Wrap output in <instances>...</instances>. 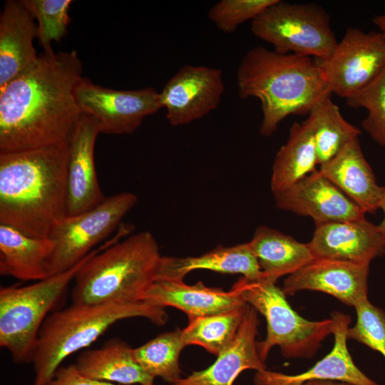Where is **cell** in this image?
Listing matches in <instances>:
<instances>
[{
  "label": "cell",
  "mask_w": 385,
  "mask_h": 385,
  "mask_svg": "<svg viewBox=\"0 0 385 385\" xmlns=\"http://www.w3.org/2000/svg\"><path fill=\"white\" fill-rule=\"evenodd\" d=\"M307 243L314 258L370 264L385 254V238L378 225L365 217L318 222Z\"/></svg>",
  "instance_id": "16"
},
{
  "label": "cell",
  "mask_w": 385,
  "mask_h": 385,
  "mask_svg": "<svg viewBox=\"0 0 385 385\" xmlns=\"http://www.w3.org/2000/svg\"><path fill=\"white\" fill-rule=\"evenodd\" d=\"M372 21L378 27L379 31L385 34V13L374 16Z\"/></svg>",
  "instance_id": "36"
},
{
  "label": "cell",
  "mask_w": 385,
  "mask_h": 385,
  "mask_svg": "<svg viewBox=\"0 0 385 385\" xmlns=\"http://www.w3.org/2000/svg\"><path fill=\"white\" fill-rule=\"evenodd\" d=\"M21 1H6L0 15V88L38 61L34 46L37 26Z\"/></svg>",
  "instance_id": "21"
},
{
  "label": "cell",
  "mask_w": 385,
  "mask_h": 385,
  "mask_svg": "<svg viewBox=\"0 0 385 385\" xmlns=\"http://www.w3.org/2000/svg\"><path fill=\"white\" fill-rule=\"evenodd\" d=\"M346 101L351 107L367 111L361 126L374 141L385 147V68L370 84Z\"/></svg>",
  "instance_id": "31"
},
{
  "label": "cell",
  "mask_w": 385,
  "mask_h": 385,
  "mask_svg": "<svg viewBox=\"0 0 385 385\" xmlns=\"http://www.w3.org/2000/svg\"><path fill=\"white\" fill-rule=\"evenodd\" d=\"M302 385H356V384L344 382V381H333V380H316V381H307Z\"/></svg>",
  "instance_id": "35"
},
{
  "label": "cell",
  "mask_w": 385,
  "mask_h": 385,
  "mask_svg": "<svg viewBox=\"0 0 385 385\" xmlns=\"http://www.w3.org/2000/svg\"><path fill=\"white\" fill-rule=\"evenodd\" d=\"M53 249L49 238L29 236L0 223V274L30 281L47 277L46 262Z\"/></svg>",
  "instance_id": "24"
},
{
  "label": "cell",
  "mask_w": 385,
  "mask_h": 385,
  "mask_svg": "<svg viewBox=\"0 0 385 385\" xmlns=\"http://www.w3.org/2000/svg\"><path fill=\"white\" fill-rule=\"evenodd\" d=\"M195 270L241 274L243 277L252 281L264 277L248 243H243L227 247L219 246L197 257L162 256L156 280H183L189 272Z\"/></svg>",
  "instance_id": "22"
},
{
  "label": "cell",
  "mask_w": 385,
  "mask_h": 385,
  "mask_svg": "<svg viewBox=\"0 0 385 385\" xmlns=\"http://www.w3.org/2000/svg\"><path fill=\"white\" fill-rule=\"evenodd\" d=\"M44 385H119L91 379L82 375L74 364L61 366L52 379Z\"/></svg>",
  "instance_id": "34"
},
{
  "label": "cell",
  "mask_w": 385,
  "mask_h": 385,
  "mask_svg": "<svg viewBox=\"0 0 385 385\" xmlns=\"http://www.w3.org/2000/svg\"><path fill=\"white\" fill-rule=\"evenodd\" d=\"M143 300L162 307L184 312L189 321L197 317L229 312L247 302L235 289L225 292L206 287L202 282L188 285L183 280L157 279L145 292Z\"/></svg>",
  "instance_id": "19"
},
{
  "label": "cell",
  "mask_w": 385,
  "mask_h": 385,
  "mask_svg": "<svg viewBox=\"0 0 385 385\" xmlns=\"http://www.w3.org/2000/svg\"><path fill=\"white\" fill-rule=\"evenodd\" d=\"M185 346L181 330L176 329L163 333L133 348V355L144 371L152 377H160L173 384L181 379L179 356Z\"/></svg>",
  "instance_id": "28"
},
{
  "label": "cell",
  "mask_w": 385,
  "mask_h": 385,
  "mask_svg": "<svg viewBox=\"0 0 385 385\" xmlns=\"http://www.w3.org/2000/svg\"><path fill=\"white\" fill-rule=\"evenodd\" d=\"M318 165L312 118L295 121L287 141L275 155L271 176L272 194L281 192L316 170Z\"/></svg>",
  "instance_id": "25"
},
{
  "label": "cell",
  "mask_w": 385,
  "mask_h": 385,
  "mask_svg": "<svg viewBox=\"0 0 385 385\" xmlns=\"http://www.w3.org/2000/svg\"><path fill=\"white\" fill-rule=\"evenodd\" d=\"M317 61L330 93L347 99L384 69L385 34L349 28L332 56Z\"/></svg>",
  "instance_id": "10"
},
{
  "label": "cell",
  "mask_w": 385,
  "mask_h": 385,
  "mask_svg": "<svg viewBox=\"0 0 385 385\" xmlns=\"http://www.w3.org/2000/svg\"><path fill=\"white\" fill-rule=\"evenodd\" d=\"M232 289L266 319V338L257 343L260 358L264 363L274 346L280 348L287 359H311L333 332L331 318L310 321L302 317L289 305L276 282L264 277L255 281L242 277Z\"/></svg>",
  "instance_id": "6"
},
{
  "label": "cell",
  "mask_w": 385,
  "mask_h": 385,
  "mask_svg": "<svg viewBox=\"0 0 385 385\" xmlns=\"http://www.w3.org/2000/svg\"><path fill=\"white\" fill-rule=\"evenodd\" d=\"M331 96L332 94H329L322 98L309 114L314 124V140L319 165L332 159L361 133L358 128L343 118Z\"/></svg>",
  "instance_id": "27"
},
{
  "label": "cell",
  "mask_w": 385,
  "mask_h": 385,
  "mask_svg": "<svg viewBox=\"0 0 385 385\" xmlns=\"http://www.w3.org/2000/svg\"><path fill=\"white\" fill-rule=\"evenodd\" d=\"M82 71L75 51L43 53L0 88V153L69 143L82 115L74 93Z\"/></svg>",
  "instance_id": "1"
},
{
  "label": "cell",
  "mask_w": 385,
  "mask_h": 385,
  "mask_svg": "<svg viewBox=\"0 0 385 385\" xmlns=\"http://www.w3.org/2000/svg\"><path fill=\"white\" fill-rule=\"evenodd\" d=\"M330 21L318 4L277 0L252 21L251 31L278 53L326 61L338 43Z\"/></svg>",
  "instance_id": "8"
},
{
  "label": "cell",
  "mask_w": 385,
  "mask_h": 385,
  "mask_svg": "<svg viewBox=\"0 0 385 385\" xmlns=\"http://www.w3.org/2000/svg\"><path fill=\"white\" fill-rule=\"evenodd\" d=\"M74 93L81 112L93 116L101 125V133L107 134H131L145 117L162 108L159 93L152 87L115 90L82 78Z\"/></svg>",
  "instance_id": "11"
},
{
  "label": "cell",
  "mask_w": 385,
  "mask_h": 385,
  "mask_svg": "<svg viewBox=\"0 0 385 385\" xmlns=\"http://www.w3.org/2000/svg\"><path fill=\"white\" fill-rule=\"evenodd\" d=\"M356 322L346 332L348 339H354L385 358V312L366 298L354 307Z\"/></svg>",
  "instance_id": "32"
},
{
  "label": "cell",
  "mask_w": 385,
  "mask_h": 385,
  "mask_svg": "<svg viewBox=\"0 0 385 385\" xmlns=\"http://www.w3.org/2000/svg\"><path fill=\"white\" fill-rule=\"evenodd\" d=\"M258 323L257 311L248 304L237 333L218 354L216 361L207 369L194 371L171 385H233L245 370L267 369L257 351Z\"/></svg>",
  "instance_id": "18"
},
{
  "label": "cell",
  "mask_w": 385,
  "mask_h": 385,
  "mask_svg": "<svg viewBox=\"0 0 385 385\" xmlns=\"http://www.w3.org/2000/svg\"><path fill=\"white\" fill-rule=\"evenodd\" d=\"M162 256L149 231L93 250L74 277L73 304H105L143 301L156 280Z\"/></svg>",
  "instance_id": "4"
},
{
  "label": "cell",
  "mask_w": 385,
  "mask_h": 385,
  "mask_svg": "<svg viewBox=\"0 0 385 385\" xmlns=\"http://www.w3.org/2000/svg\"><path fill=\"white\" fill-rule=\"evenodd\" d=\"M140 317L163 325L168 316L164 307L147 301L105 304H73L50 314L38 334L32 360L33 385H44L63 361L89 346L116 322Z\"/></svg>",
  "instance_id": "5"
},
{
  "label": "cell",
  "mask_w": 385,
  "mask_h": 385,
  "mask_svg": "<svg viewBox=\"0 0 385 385\" xmlns=\"http://www.w3.org/2000/svg\"><path fill=\"white\" fill-rule=\"evenodd\" d=\"M236 78L242 99L254 97L261 103L263 136L272 135L288 115L309 114L322 98L332 94L317 61L263 46L247 51Z\"/></svg>",
  "instance_id": "3"
},
{
  "label": "cell",
  "mask_w": 385,
  "mask_h": 385,
  "mask_svg": "<svg viewBox=\"0 0 385 385\" xmlns=\"http://www.w3.org/2000/svg\"><path fill=\"white\" fill-rule=\"evenodd\" d=\"M370 264L329 258H314L284 279L282 291L292 296L302 290L318 291L354 307L368 298Z\"/></svg>",
  "instance_id": "13"
},
{
  "label": "cell",
  "mask_w": 385,
  "mask_h": 385,
  "mask_svg": "<svg viewBox=\"0 0 385 385\" xmlns=\"http://www.w3.org/2000/svg\"><path fill=\"white\" fill-rule=\"evenodd\" d=\"M264 277L274 282L289 275L314 257L307 243L298 242L292 236L267 226H259L247 242Z\"/></svg>",
  "instance_id": "26"
},
{
  "label": "cell",
  "mask_w": 385,
  "mask_h": 385,
  "mask_svg": "<svg viewBox=\"0 0 385 385\" xmlns=\"http://www.w3.org/2000/svg\"><path fill=\"white\" fill-rule=\"evenodd\" d=\"M277 0H221L208 11L217 29L231 34L242 23L253 20Z\"/></svg>",
  "instance_id": "33"
},
{
  "label": "cell",
  "mask_w": 385,
  "mask_h": 385,
  "mask_svg": "<svg viewBox=\"0 0 385 385\" xmlns=\"http://www.w3.org/2000/svg\"><path fill=\"white\" fill-rule=\"evenodd\" d=\"M34 19H36L37 38L44 53L53 52L52 41H60L71 22L68 9L71 0H21Z\"/></svg>",
  "instance_id": "30"
},
{
  "label": "cell",
  "mask_w": 385,
  "mask_h": 385,
  "mask_svg": "<svg viewBox=\"0 0 385 385\" xmlns=\"http://www.w3.org/2000/svg\"><path fill=\"white\" fill-rule=\"evenodd\" d=\"M84 376L119 385H153L154 378L135 360L133 348L113 338L99 349L81 352L74 364Z\"/></svg>",
  "instance_id": "23"
},
{
  "label": "cell",
  "mask_w": 385,
  "mask_h": 385,
  "mask_svg": "<svg viewBox=\"0 0 385 385\" xmlns=\"http://www.w3.org/2000/svg\"><path fill=\"white\" fill-rule=\"evenodd\" d=\"M91 253L64 272L26 286L1 287L0 346L9 351L14 361L32 363L45 319Z\"/></svg>",
  "instance_id": "7"
},
{
  "label": "cell",
  "mask_w": 385,
  "mask_h": 385,
  "mask_svg": "<svg viewBox=\"0 0 385 385\" xmlns=\"http://www.w3.org/2000/svg\"><path fill=\"white\" fill-rule=\"evenodd\" d=\"M273 195L278 208L309 216L315 223L365 217L366 212L319 170Z\"/></svg>",
  "instance_id": "14"
},
{
  "label": "cell",
  "mask_w": 385,
  "mask_h": 385,
  "mask_svg": "<svg viewBox=\"0 0 385 385\" xmlns=\"http://www.w3.org/2000/svg\"><path fill=\"white\" fill-rule=\"evenodd\" d=\"M247 305V303L229 312L190 320L188 325L181 330L183 342L186 346H201L217 356L237 333Z\"/></svg>",
  "instance_id": "29"
},
{
  "label": "cell",
  "mask_w": 385,
  "mask_h": 385,
  "mask_svg": "<svg viewBox=\"0 0 385 385\" xmlns=\"http://www.w3.org/2000/svg\"><path fill=\"white\" fill-rule=\"evenodd\" d=\"M101 133L98 121L82 113L69 142L67 166L66 216L90 210L104 201L94 163V147Z\"/></svg>",
  "instance_id": "15"
},
{
  "label": "cell",
  "mask_w": 385,
  "mask_h": 385,
  "mask_svg": "<svg viewBox=\"0 0 385 385\" xmlns=\"http://www.w3.org/2000/svg\"><path fill=\"white\" fill-rule=\"evenodd\" d=\"M380 209L382 210L384 212V218L381 220V223L378 225L380 231L381 232L382 235H384L385 238V196L384 197V200L381 202Z\"/></svg>",
  "instance_id": "37"
},
{
  "label": "cell",
  "mask_w": 385,
  "mask_h": 385,
  "mask_svg": "<svg viewBox=\"0 0 385 385\" xmlns=\"http://www.w3.org/2000/svg\"><path fill=\"white\" fill-rule=\"evenodd\" d=\"M138 197L122 192L106 197L96 207L66 216L52 230L53 249L46 262L47 277L64 272L87 257L135 205Z\"/></svg>",
  "instance_id": "9"
},
{
  "label": "cell",
  "mask_w": 385,
  "mask_h": 385,
  "mask_svg": "<svg viewBox=\"0 0 385 385\" xmlns=\"http://www.w3.org/2000/svg\"><path fill=\"white\" fill-rule=\"evenodd\" d=\"M225 90L222 71L205 66L185 65L159 93L170 125L178 126L201 118L217 108Z\"/></svg>",
  "instance_id": "12"
},
{
  "label": "cell",
  "mask_w": 385,
  "mask_h": 385,
  "mask_svg": "<svg viewBox=\"0 0 385 385\" xmlns=\"http://www.w3.org/2000/svg\"><path fill=\"white\" fill-rule=\"evenodd\" d=\"M334 343L331 351L312 367L300 374L289 375L265 369L256 371L255 385H302L309 381L333 380L356 385H379L368 377L354 364L347 348L346 332L351 323L349 315L334 312Z\"/></svg>",
  "instance_id": "17"
},
{
  "label": "cell",
  "mask_w": 385,
  "mask_h": 385,
  "mask_svg": "<svg viewBox=\"0 0 385 385\" xmlns=\"http://www.w3.org/2000/svg\"><path fill=\"white\" fill-rule=\"evenodd\" d=\"M68 144L0 153V223L49 237L66 216Z\"/></svg>",
  "instance_id": "2"
},
{
  "label": "cell",
  "mask_w": 385,
  "mask_h": 385,
  "mask_svg": "<svg viewBox=\"0 0 385 385\" xmlns=\"http://www.w3.org/2000/svg\"><path fill=\"white\" fill-rule=\"evenodd\" d=\"M319 171L365 212L375 213L385 196V187L377 184L357 138L332 159L319 165Z\"/></svg>",
  "instance_id": "20"
}]
</instances>
